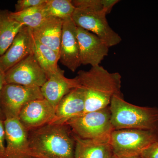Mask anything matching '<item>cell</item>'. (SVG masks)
Instances as JSON below:
<instances>
[{"mask_svg":"<svg viewBox=\"0 0 158 158\" xmlns=\"http://www.w3.org/2000/svg\"><path fill=\"white\" fill-rule=\"evenodd\" d=\"M139 156L142 158H158V141L149 145Z\"/></svg>","mask_w":158,"mask_h":158,"instance_id":"cb8c5ba5","label":"cell"},{"mask_svg":"<svg viewBox=\"0 0 158 158\" xmlns=\"http://www.w3.org/2000/svg\"><path fill=\"white\" fill-rule=\"evenodd\" d=\"M44 98L40 88L6 83L0 96V107L6 119L19 118L23 107L29 102Z\"/></svg>","mask_w":158,"mask_h":158,"instance_id":"8992f818","label":"cell"},{"mask_svg":"<svg viewBox=\"0 0 158 158\" xmlns=\"http://www.w3.org/2000/svg\"><path fill=\"white\" fill-rule=\"evenodd\" d=\"M158 141V131L134 129L114 130L110 138L111 150L117 158L139 155Z\"/></svg>","mask_w":158,"mask_h":158,"instance_id":"277c9868","label":"cell"},{"mask_svg":"<svg viewBox=\"0 0 158 158\" xmlns=\"http://www.w3.org/2000/svg\"><path fill=\"white\" fill-rule=\"evenodd\" d=\"M8 10H0V56L6 52L15 37L25 26L10 16Z\"/></svg>","mask_w":158,"mask_h":158,"instance_id":"ac0fdd59","label":"cell"},{"mask_svg":"<svg viewBox=\"0 0 158 158\" xmlns=\"http://www.w3.org/2000/svg\"><path fill=\"white\" fill-rule=\"evenodd\" d=\"M74 136L76 141L74 158H106L112 152L110 138L87 139L74 134Z\"/></svg>","mask_w":158,"mask_h":158,"instance_id":"e0dca14e","label":"cell"},{"mask_svg":"<svg viewBox=\"0 0 158 158\" xmlns=\"http://www.w3.org/2000/svg\"><path fill=\"white\" fill-rule=\"evenodd\" d=\"M45 4L19 12L10 11V16L26 27L31 29L36 28L47 18L44 11Z\"/></svg>","mask_w":158,"mask_h":158,"instance_id":"ffe728a7","label":"cell"},{"mask_svg":"<svg viewBox=\"0 0 158 158\" xmlns=\"http://www.w3.org/2000/svg\"><path fill=\"white\" fill-rule=\"evenodd\" d=\"M107 15L105 11L75 8L72 19L77 27L95 34L110 48L120 43L122 38L110 27Z\"/></svg>","mask_w":158,"mask_h":158,"instance_id":"52a82bcc","label":"cell"},{"mask_svg":"<svg viewBox=\"0 0 158 158\" xmlns=\"http://www.w3.org/2000/svg\"><path fill=\"white\" fill-rule=\"evenodd\" d=\"M118 158H142L139 155L130 156L123 157H120Z\"/></svg>","mask_w":158,"mask_h":158,"instance_id":"4316f807","label":"cell"},{"mask_svg":"<svg viewBox=\"0 0 158 158\" xmlns=\"http://www.w3.org/2000/svg\"><path fill=\"white\" fill-rule=\"evenodd\" d=\"M75 8L95 11H105L108 14L109 3L108 0H74Z\"/></svg>","mask_w":158,"mask_h":158,"instance_id":"7402d4cb","label":"cell"},{"mask_svg":"<svg viewBox=\"0 0 158 158\" xmlns=\"http://www.w3.org/2000/svg\"><path fill=\"white\" fill-rule=\"evenodd\" d=\"M65 123L74 135L83 139H109L114 130L109 106L76 116Z\"/></svg>","mask_w":158,"mask_h":158,"instance_id":"5b68a950","label":"cell"},{"mask_svg":"<svg viewBox=\"0 0 158 158\" xmlns=\"http://www.w3.org/2000/svg\"><path fill=\"white\" fill-rule=\"evenodd\" d=\"M4 121L0 120V158H6V135Z\"/></svg>","mask_w":158,"mask_h":158,"instance_id":"d4e9b609","label":"cell"},{"mask_svg":"<svg viewBox=\"0 0 158 158\" xmlns=\"http://www.w3.org/2000/svg\"><path fill=\"white\" fill-rule=\"evenodd\" d=\"M47 0H19L15 5V12L24 11L32 7L40 6L46 2Z\"/></svg>","mask_w":158,"mask_h":158,"instance_id":"603a6c76","label":"cell"},{"mask_svg":"<svg viewBox=\"0 0 158 158\" xmlns=\"http://www.w3.org/2000/svg\"><path fill=\"white\" fill-rule=\"evenodd\" d=\"M28 132L32 158H74L75 139L66 123H48Z\"/></svg>","mask_w":158,"mask_h":158,"instance_id":"7a4b0ae2","label":"cell"},{"mask_svg":"<svg viewBox=\"0 0 158 158\" xmlns=\"http://www.w3.org/2000/svg\"><path fill=\"white\" fill-rule=\"evenodd\" d=\"M6 83L5 73L0 69V96H1V92H2L3 86ZM0 120H3V121H5L6 120V118L1 110V107H0Z\"/></svg>","mask_w":158,"mask_h":158,"instance_id":"484cf974","label":"cell"},{"mask_svg":"<svg viewBox=\"0 0 158 158\" xmlns=\"http://www.w3.org/2000/svg\"><path fill=\"white\" fill-rule=\"evenodd\" d=\"M44 9L47 18H56L64 20L72 18L75 8L71 0H47Z\"/></svg>","mask_w":158,"mask_h":158,"instance_id":"44dd1931","label":"cell"},{"mask_svg":"<svg viewBox=\"0 0 158 158\" xmlns=\"http://www.w3.org/2000/svg\"><path fill=\"white\" fill-rule=\"evenodd\" d=\"M56 109L45 98L34 100L23 107L18 119L29 131L50 123L55 118Z\"/></svg>","mask_w":158,"mask_h":158,"instance_id":"7c38bea8","label":"cell"},{"mask_svg":"<svg viewBox=\"0 0 158 158\" xmlns=\"http://www.w3.org/2000/svg\"><path fill=\"white\" fill-rule=\"evenodd\" d=\"M63 22L60 19L48 17L37 27L31 29L34 39L53 50L59 56Z\"/></svg>","mask_w":158,"mask_h":158,"instance_id":"2e32d148","label":"cell"},{"mask_svg":"<svg viewBox=\"0 0 158 158\" xmlns=\"http://www.w3.org/2000/svg\"><path fill=\"white\" fill-rule=\"evenodd\" d=\"M106 158H116L115 156L113 154V152L110 153L109 155Z\"/></svg>","mask_w":158,"mask_h":158,"instance_id":"83f0119b","label":"cell"},{"mask_svg":"<svg viewBox=\"0 0 158 158\" xmlns=\"http://www.w3.org/2000/svg\"><path fill=\"white\" fill-rule=\"evenodd\" d=\"M109 107L114 130L134 129L158 132V107L130 103L125 100L122 93L113 96Z\"/></svg>","mask_w":158,"mask_h":158,"instance_id":"3957f363","label":"cell"},{"mask_svg":"<svg viewBox=\"0 0 158 158\" xmlns=\"http://www.w3.org/2000/svg\"><path fill=\"white\" fill-rule=\"evenodd\" d=\"M34 37L31 29L24 27L2 56H0V69L6 72L33 53Z\"/></svg>","mask_w":158,"mask_h":158,"instance_id":"4fadbf2b","label":"cell"},{"mask_svg":"<svg viewBox=\"0 0 158 158\" xmlns=\"http://www.w3.org/2000/svg\"><path fill=\"white\" fill-rule=\"evenodd\" d=\"M77 36L81 65H100L108 56L110 47L107 44L95 34L79 27Z\"/></svg>","mask_w":158,"mask_h":158,"instance_id":"8fae6325","label":"cell"},{"mask_svg":"<svg viewBox=\"0 0 158 158\" xmlns=\"http://www.w3.org/2000/svg\"><path fill=\"white\" fill-rule=\"evenodd\" d=\"M85 102L84 90L78 86L62 99L56 109L55 117L50 123L64 124L71 118L84 113Z\"/></svg>","mask_w":158,"mask_h":158,"instance_id":"5bb4252c","label":"cell"},{"mask_svg":"<svg viewBox=\"0 0 158 158\" xmlns=\"http://www.w3.org/2000/svg\"><path fill=\"white\" fill-rule=\"evenodd\" d=\"M75 78L85 94L83 114L109 106L113 96L122 93L120 73L109 72L100 65L88 71H79Z\"/></svg>","mask_w":158,"mask_h":158,"instance_id":"6da1fadb","label":"cell"},{"mask_svg":"<svg viewBox=\"0 0 158 158\" xmlns=\"http://www.w3.org/2000/svg\"><path fill=\"white\" fill-rule=\"evenodd\" d=\"M78 86L76 78L66 77L64 71L60 68L56 73L48 78L40 88V90L44 98L56 108L62 99Z\"/></svg>","mask_w":158,"mask_h":158,"instance_id":"9a60e30c","label":"cell"},{"mask_svg":"<svg viewBox=\"0 0 158 158\" xmlns=\"http://www.w3.org/2000/svg\"><path fill=\"white\" fill-rule=\"evenodd\" d=\"M77 28L72 18L63 20L59 60L73 72L81 65Z\"/></svg>","mask_w":158,"mask_h":158,"instance_id":"30bf717a","label":"cell"},{"mask_svg":"<svg viewBox=\"0 0 158 158\" xmlns=\"http://www.w3.org/2000/svg\"><path fill=\"white\" fill-rule=\"evenodd\" d=\"M5 74L7 84L28 87L41 88L48 79L33 53L7 71Z\"/></svg>","mask_w":158,"mask_h":158,"instance_id":"ba28073f","label":"cell"},{"mask_svg":"<svg viewBox=\"0 0 158 158\" xmlns=\"http://www.w3.org/2000/svg\"><path fill=\"white\" fill-rule=\"evenodd\" d=\"M4 122L7 143L6 158H32L28 131L18 118L6 119Z\"/></svg>","mask_w":158,"mask_h":158,"instance_id":"9c48e42d","label":"cell"},{"mask_svg":"<svg viewBox=\"0 0 158 158\" xmlns=\"http://www.w3.org/2000/svg\"><path fill=\"white\" fill-rule=\"evenodd\" d=\"M33 53L48 78L56 73L59 67V56L53 50L40 43L34 38Z\"/></svg>","mask_w":158,"mask_h":158,"instance_id":"d6986e66","label":"cell"}]
</instances>
